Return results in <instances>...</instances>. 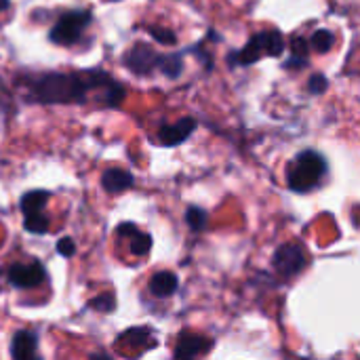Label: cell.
Here are the masks:
<instances>
[{"mask_svg":"<svg viewBox=\"0 0 360 360\" xmlns=\"http://www.w3.org/2000/svg\"><path fill=\"white\" fill-rule=\"evenodd\" d=\"M30 95L40 103H84L86 86L72 74H44L30 86Z\"/></svg>","mask_w":360,"mask_h":360,"instance_id":"1","label":"cell"},{"mask_svg":"<svg viewBox=\"0 0 360 360\" xmlns=\"http://www.w3.org/2000/svg\"><path fill=\"white\" fill-rule=\"evenodd\" d=\"M329 171L327 158L316 150H302L287 167V186L297 194L316 190Z\"/></svg>","mask_w":360,"mask_h":360,"instance_id":"2","label":"cell"},{"mask_svg":"<svg viewBox=\"0 0 360 360\" xmlns=\"http://www.w3.org/2000/svg\"><path fill=\"white\" fill-rule=\"evenodd\" d=\"M91 19H93L91 11H70V13L61 15V19L49 32L51 42L61 44V46H70V44L78 42L84 27L91 23Z\"/></svg>","mask_w":360,"mask_h":360,"instance_id":"3","label":"cell"},{"mask_svg":"<svg viewBox=\"0 0 360 360\" xmlns=\"http://www.w3.org/2000/svg\"><path fill=\"white\" fill-rule=\"evenodd\" d=\"M308 266V255L300 243H285L272 255V270L283 278H295Z\"/></svg>","mask_w":360,"mask_h":360,"instance_id":"4","label":"cell"},{"mask_svg":"<svg viewBox=\"0 0 360 360\" xmlns=\"http://www.w3.org/2000/svg\"><path fill=\"white\" fill-rule=\"evenodd\" d=\"M6 278L8 283L15 287V289H36L40 287L44 281H46V268L32 259V262H19V264H13L6 272Z\"/></svg>","mask_w":360,"mask_h":360,"instance_id":"5","label":"cell"},{"mask_svg":"<svg viewBox=\"0 0 360 360\" xmlns=\"http://www.w3.org/2000/svg\"><path fill=\"white\" fill-rule=\"evenodd\" d=\"M213 348V340L192 333V331H181L175 344V360H196L202 354H207Z\"/></svg>","mask_w":360,"mask_h":360,"instance_id":"6","label":"cell"},{"mask_svg":"<svg viewBox=\"0 0 360 360\" xmlns=\"http://www.w3.org/2000/svg\"><path fill=\"white\" fill-rule=\"evenodd\" d=\"M158 55L154 49H150L148 44H135L124 57H122V63L137 76H146L150 74L154 68H156V61H158Z\"/></svg>","mask_w":360,"mask_h":360,"instance_id":"7","label":"cell"},{"mask_svg":"<svg viewBox=\"0 0 360 360\" xmlns=\"http://www.w3.org/2000/svg\"><path fill=\"white\" fill-rule=\"evenodd\" d=\"M196 127H198L196 118L184 116V118H179L175 124H162V127L158 129V139H160L162 146L173 148V146L184 143V141L196 131Z\"/></svg>","mask_w":360,"mask_h":360,"instance_id":"8","label":"cell"},{"mask_svg":"<svg viewBox=\"0 0 360 360\" xmlns=\"http://www.w3.org/2000/svg\"><path fill=\"white\" fill-rule=\"evenodd\" d=\"M11 356L13 360H42L38 354V333L30 329H21L11 340Z\"/></svg>","mask_w":360,"mask_h":360,"instance_id":"9","label":"cell"},{"mask_svg":"<svg viewBox=\"0 0 360 360\" xmlns=\"http://www.w3.org/2000/svg\"><path fill=\"white\" fill-rule=\"evenodd\" d=\"M116 344L118 346L124 344L129 348H137V350L146 352V350H152V348L158 346V338H156V331L152 327L143 325V327H131L124 333H120L116 338Z\"/></svg>","mask_w":360,"mask_h":360,"instance_id":"10","label":"cell"},{"mask_svg":"<svg viewBox=\"0 0 360 360\" xmlns=\"http://www.w3.org/2000/svg\"><path fill=\"white\" fill-rule=\"evenodd\" d=\"M116 234L131 240V243H129V249H131V253L137 255V257H146V255L150 253V249H152V236H150L148 232H141V230H139L135 224H131V221H129V224H120L118 230H116Z\"/></svg>","mask_w":360,"mask_h":360,"instance_id":"11","label":"cell"},{"mask_svg":"<svg viewBox=\"0 0 360 360\" xmlns=\"http://www.w3.org/2000/svg\"><path fill=\"white\" fill-rule=\"evenodd\" d=\"M133 186H135V177L127 169L112 167V169L103 171V175H101V188L108 194H120L124 190H131Z\"/></svg>","mask_w":360,"mask_h":360,"instance_id":"12","label":"cell"},{"mask_svg":"<svg viewBox=\"0 0 360 360\" xmlns=\"http://www.w3.org/2000/svg\"><path fill=\"white\" fill-rule=\"evenodd\" d=\"M177 289H179V278L169 270L156 272L150 281V293L158 300H167V297L175 295Z\"/></svg>","mask_w":360,"mask_h":360,"instance_id":"13","label":"cell"},{"mask_svg":"<svg viewBox=\"0 0 360 360\" xmlns=\"http://www.w3.org/2000/svg\"><path fill=\"white\" fill-rule=\"evenodd\" d=\"M51 198V192L46 190H30L21 196L19 200V209L23 215H32V213H42L46 209V202Z\"/></svg>","mask_w":360,"mask_h":360,"instance_id":"14","label":"cell"},{"mask_svg":"<svg viewBox=\"0 0 360 360\" xmlns=\"http://www.w3.org/2000/svg\"><path fill=\"white\" fill-rule=\"evenodd\" d=\"M259 44H262V53L270 55V57H278L285 51V38L278 30H270V32H262L257 34Z\"/></svg>","mask_w":360,"mask_h":360,"instance_id":"15","label":"cell"},{"mask_svg":"<svg viewBox=\"0 0 360 360\" xmlns=\"http://www.w3.org/2000/svg\"><path fill=\"white\" fill-rule=\"evenodd\" d=\"M156 68L171 80L179 78L181 72H184V61L179 55L175 53H169V55H158V61H156Z\"/></svg>","mask_w":360,"mask_h":360,"instance_id":"16","label":"cell"},{"mask_svg":"<svg viewBox=\"0 0 360 360\" xmlns=\"http://www.w3.org/2000/svg\"><path fill=\"white\" fill-rule=\"evenodd\" d=\"M262 57V44L259 38L253 36L240 51H236V65H253Z\"/></svg>","mask_w":360,"mask_h":360,"instance_id":"17","label":"cell"},{"mask_svg":"<svg viewBox=\"0 0 360 360\" xmlns=\"http://www.w3.org/2000/svg\"><path fill=\"white\" fill-rule=\"evenodd\" d=\"M49 215L42 213H32V215H23V228L30 234H46L49 232Z\"/></svg>","mask_w":360,"mask_h":360,"instance_id":"18","label":"cell"},{"mask_svg":"<svg viewBox=\"0 0 360 360\" xmlns=\"http://www.w3.org/2000/svg\"><path fill=\"white\" fill-rule=\"evenodd\" d=\"M209 213L200 207H188L186 209V224L192 232H202L207 228Z\"/></svg>","mask_w":360,"mask_h":360,"instance_id":"19","label":"cell"},{"mask_svg":"<svg viewBox=\"0 0 360 360\" xmlns=\"http://www.w3.org/2000/svg\"><path fill=\"white\" fill-rule=\"evenodd\" d=\"M310 44L319 51V53H327L333 44H335V34L331 30H316L310 38Z\"/></svg>","mask_w":360,"mask_h":360,"instance_id":"20","label":"cell"},{"mask_svg":"<svg viewBox=\"0 0 360 360\" xmlns=\"http://www.w3.org/2000/svg\"><path fill=\"white\" fill-rule=\"evenodd\" d=\"M86 308H91V310H95V312L110 314V312H114V310H116V300H114V295H112V293H101V295L93 297V300L86 304Z\"/></svg>","mask_w":360,"mask_h":360,"instance_id":"21","label":"cell"},{"mask_svg":"<svg viewBox=\"0 0 360 360\" xmlns=\"http://www.w3.org/2000/svg\"><path fill=\"white\" fill-rule=\"evenodd\" d=\"M124 95H127V91H124V86L120 84V82H112V84H108L105 86V93H103V101L110 105V108H118L120 105V101L124 99Z\"/></svg>","mask_w":360,"mask_h":360,"instance_id":"22","label":"cell"},{"mask_svg":"<svg viewBox=\"0 0 360 360\" xmlns=\"http://www.w3.org/2000/svg\"><path fill=\"white\" fill-rule=\"evenodd\" d=\"M150 36L158 42V44H165V46H173L177 42V36L175 32L167 30V27H158V25H150Z\"/></svg>","mask_w":360,"mask_h":360,"instance_id":"23","label":"cell"},{"mask_svg":"<svg viewBox=\"0 0 360 360\" xmlns=\"http://www.w3.org/2000/svg\"><path fill=\"white\" fill-rule=\"evenodd\" d=\"M327 86H329V80H327L325 74H312L310 80H308V91L312 95H323L327 91Z\"/></svg>","mask_w":360,"mask_h":360,"instance_id":"24","label":"cell"},{"mask_svg":"<svg viewBox=\"0 0 360 360\" xmlns=\"http://www.w3.org/2000/svg\"><path fill=\"white\" fill-rule=\"evenodd\" d=\"M291 51H293V57H306L310 51V42L302 36H295L291 38Z\"/></svg>","mask_w":360,"mask_h":360,"instance_id":"25","label":"cell"},{"mask_svg":"<svg viewBox=\"0 0 360 360\" xmlns=\"http://www.w3.org/2000/svg\"><path fill=\"white\" fill-rule=\"evenodd\" d=\"M57 253H59L61 257H72V255L76 253V243H74V238L63 236V238L57 243Z\"/></svg>","mask_w":360,"mask_h":360,"instance_id":"26","label":"cell"},{"mask_svg":"<svg viewBox=\"0 0 360 360\" xmlns=\"http://www.w3.org/2000/svg\"><path fill=\"white\" fill-rule=\"evenodd\" d=\"M190 51H192V53H196V55L200 57V61L205 63V68H207V70H211V68H213V65H211V63H213V59H211V55H207V53H205V51L200 49V44H196L194 49L190 46Z\"/></svg>","mask_w":360,"mask_h":360,"instance_id":"27","label":"cell"},{"mask_svg":"<svg viewBox=\"0 0 360 360\" xmlns=\"http://www.w3.org/2000/svg\"><path fill=\"white\" fill-rule=\"evenodd\" d=\"M306 65H308V57H291L289 61H285V68H287V70H291V68L302 70V68H306Z\"/></svg>","mask_w":360,"mask_h":360,"instance_id":"28","label":"cell"},{"mask_svg":"<svg viewBox=\"0 0 360 360\" xmlns=\"http://www.w3.org/2000/svg\"><path fill=\"white\" fill-rule=\"evenodd\" d=\"M89 360H112L108 354H103V352H97V354H91Z\"/></svg>","mask_w":360,"mask_h":360,"instance_id":"29","label":"cell"},{"mask_svg":"<svg viewBox=\"0 0 360 360\" xmlns=\"http://www.w3.org/2000/svg\"><path fill=\"white\" fill-rule=\"evenodd\" d=\"M8 8V0H0V11Z\"/></svg>","mask_w":360,"mask_h":360,"instance_id":"30","label":"cell"},{"mask_svg":"<svg viewBox=\"0 0 360 360\" xmlns=\"http://www.w3.org/2000/svg\"><path fill=\"white\" fill-rule=\"evenodd\" d=\"M300 360H304V359H300Z\"/></svg>","mask_w":360,"mask_h":360,"instance_id":"31","label":"cell"}]
</instances>
